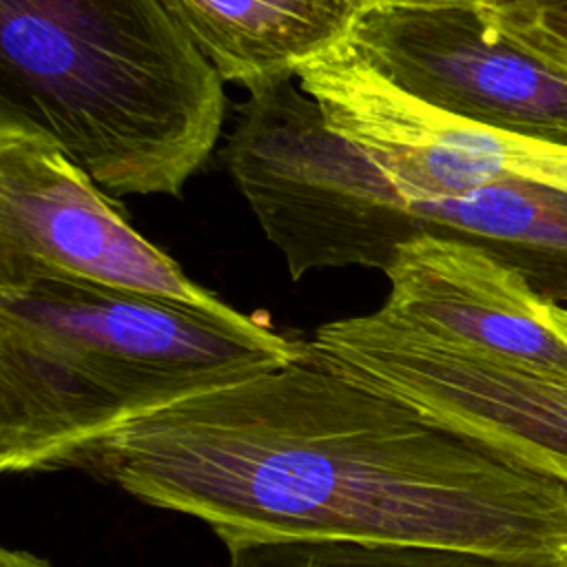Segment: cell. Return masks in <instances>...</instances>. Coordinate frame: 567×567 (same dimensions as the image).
Returning <instances> with one entry per match:
<instances>
[{"label": "cell", "mask_w": 567, "mask_h": 567, "mask_svg": "<svg viewBox=\"0 0 567 567\" xmlns=\"http://www.w3.org/2000/svg\"><path fill=\"white\" fill-rule=\"evenodd\" d=\"M18 268L148 292L217 315L235 310L135 233L47 133L0 117V270Z\"/></svg>", "instance_id": "cell-7"}, {"label": "cell", "mask_w": 567, "mask_h": 567, "mask_svg": "<svg viewBox=\"0 0 567 567\" xmlns=\"http://www.w3.org/2000/svg\"><path fill=\"white\" fill-rule=\"evenodd\" d=\"M306 352L239 310L0 270V470H82L133 423Z\"/></svg>", "instance_id": "cell-2"}, {"label": "cell", "mask_w": 567, "mask_h": 567, "mask_svg": "<svg viewBox=\"0 0 567 567\" xmlns=\"http://www.w3.org/2000/svg\"><path fill=\"white\" fill-rule=\"evenodd\" d=\"M308 343L330 368L567 485V379L436 341L381 310L323 323Z\"/></svg>", "instance_id": "cell-5"}, {"label": "cell", "mask_w": 567, "mask_h": 567, "mask_svg": "<svg viewBox=\"0 0 567 567\" xmlns=\"http://www.w3.org/2000/svg\"><path fill=\"white\" fill-rule=\"evenodd\" d=\"M558 312H560V319H563V323H565V326H567V308H565V306H560V303H558Z\"/></svg>", "instance_id": "cell-15"}, {"label": "cell", "mask_w": 567, "mask_h": 567, "mask_svg": "<svg viewBox=\"0 0 567 567\" xmlns=\"http://www.w3.org/2000/svg\"><path fill=\"white\" fill-rule=\"evenodd\" d=\"M487 11L509 38L567 71V0H507Z\"/></svg>", "instance_id": "cell-12"}, {"label": "cell", "mask_w": 567, "mask_h": 567, "mask_svg": "<svg viewBox=\"0 0 567 567\" xmlns=\"http://www.w3.org/2000/svg\"><path fill=\"white\" fill-rule=\"evenodd\" d=\"M365 4H419V7H432V4H487L496 7L507 0H363Z\"/></svg>", "instance_id": "cell-14"}, {"label": "cell", "mask_w": 567, "mask_h": 567, "mask_svg": "<svg viewBox=\"0 0 567 567\" xmlns=\"http://www.w3.org/2000/svg\"><path fill=\"white\" fill-rule=\"evenodd\" d=\"M221 82L162 0H0V117L113 197L182 195L219 137Z\"/></svg>", "instance_id": "cell-3"}, {"label": "cell", "mask_w": 567, "mask_h": 567, "mask_svg": "<svg viewBox=\"0 0 567 567\" xmlns=\"http://www.w3.org/2000/svg\"><path fill=\"white\" fill-rule=\"evenodd\" d=\"M84 472L226 549L354 543L567 567V485L317 359L117 432Z\"/></svg>", "instance_id": "cell-1"}, {"label": "cell", "mask_w": 567, "mask_h": 567, "mask_svg": "<svg viewBox=\"0 0 567 567\" xmlns=\"http://www.w3.org/2000/svg\"><path fill=\"white\" fill-rule=\"evenodd\" d=\"M346 40L396 89L447 115L567 144V71L509 38L485 4H365Z\"/></svg>", "instance_id": "cell-6"}, {"label": "cell", "mask_w": 567, "mask_h": 567, "mask_svg": "<svg viewBox=\"0 0 567 567\" xmlns=\"http://www.w3.org/2000/svg\"><path fill=\"white\" fill-rule=\"evenodd\" d=\"M226 164L292 279L319 268L385 272L408 230L403 193L292 78L237 106Z\"/></svg>", "instance_id": "cell-4"}, {"label": "cell", "mask_w": 567, "mask_h": 567, "mask_svg": "<svg viewBox=\"0 0 567 567\" xmlns=\"http://www.w3.org/2000/svg\"><path fill=\"white\" fill-rule=\"evenodd\" d=\"M226 567H529L474 554L354 543H264L228 549Z\"/></svg>", "instance_id": "cell-11"}, {"label": "cell", "mask_w": 567, "mask_h": 567, "mask_svg": "<svg viewBox=\"0 0 567 567\" xmlns=\"http://www.w3.org/2000/svg\"><path fill=\"white\" fill-rule=\"evenodd\" d=\"M381 312L436 341L567 379V326L527 275L456 239L419 237L383 272Z\"/></svg>", "instance_id": "cell-8"}, {"label": "cell", "mask_w": 567, "mask_h": 567, "mask_svg": "<svg viewBox=\"0 0 567 567\" xmlns=\"http://www.w3.org/2000/svg\"><path fill=\"white\" fill-rule=\"evenodd\" d=\"M0 567H53L49 560L42 556H35L27 549H11L4 547L0 551Z\"/></svg>", "instance_id": "cell-13"}, {"label": "cell", "mask_w": 567, "mask_h": 567, "mask_svg": "<svg viewBox=\"0 0 567 567\" xmlns=\"http://www.w3.org/2000/svg\"><path fill=\"white\" fill-rule=\"evenodd\" d=\"M408 199L421 235L474 244L529 277L558 281L567 299V193L498 179L456 195Z\"/></svg>", "instance_id": "cell-10"}, {"label": "cell", "mask_w": 567, "mask_h": 567, "mask_svg": "<svg viewBox=\"0 0 567 567\" xmlns=\"http://www.w3.org/2000/svg\"><path fill=\"white\" fill-rule=\"evenodd\" d=\"M224 82L248 93L343 42L363 0H162Z\"/></svg>", "instance_id": "cell-9"}]
</instances>
